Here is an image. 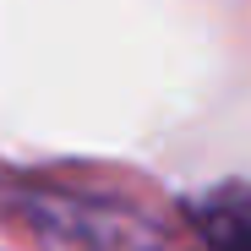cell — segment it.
Segmentation results:
<instances>
[{"label":"cell","instance_id":"cell-1","mask_svg":"<svg viewBox=\"0 0 251 251\" xmlns=\"http://www.w3.org/2000/svg\"><path fill=\"white\" fill-rule=\"evenodd\" d=\"M207 251H251V186H219L197 202Z\"/></svg>","mask_w":251,"mask_h":251}]
</instances>
